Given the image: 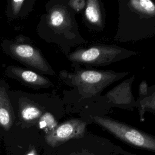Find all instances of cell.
Listing matches in <instances>:
<instances>
[{"instance_id":"cell-12","label":"cell","mask_w":155,"mask_h":155,"mask_svg":"<svg viewBox=\"0 0 155 155\" xmlns=\"http://www.w3.org/2000/svg\"><path fill=\"white\" fill-rule=\"evenodd\" d=\"M19 114L22 120L32 122L41 118L42 110L35 103L27 99H22L19 105Z\"/></svg>"},{"instance_id":"cell-10","label":"cell","mask_w":155,"mask_h":155,"mask_svg":"<svg viewBox=\"0 0 155 155\" xmlns=\"http://www.w3.org/2000/svg\"><path fill=\"white\" fill-rule=\"evenodd\" d=\"M10 73L21 81L34 86L47 87L51 84L49 80L31 70H25L21 67H9Z\"/></svg>"},{"instance_id":"cell-15","label":"cell","mask_w":155,"mask_h":155,"mask_svg":"<svg viewBox=\"0 0 155 155\" xmlns=\"http://www.w3.org/2000/svg\"><path fill=\"white\" fill-rule=\"evenodd\" d=\"M68 5L76 13L84 10L86 5V1L85 0H70L67 2Z\"/></svg>"},{"instance_id":"cell-3","label":"cell","mask_w":155,"mask_h":155,"mask_svg":"<svg viewBox=\"0 0 155 155\" xmlns=\"http://www.w3.org/2000/svg\"><path fill=\"white\" fill-rule=\"evenodd\" d=\"M138 52L116 45L97 44L78 48L67 56L75 65L105 66L137 55Z\"/></svg>"},{"instance_id":"cell-9","label":"cell","mask_w":155,"mask_h":155,"mask_svg":"<svg viewBox=\"0 0 155 155\" xmlns=\"http://www.w3.org/2000/svg\"><path fill=\"white\" fill-rule=\"evenodd\" d=\"M84 21L88 28L101 31L105 27V10L101 1L87 0Z\"/></svg>"},{"instance_id":"cell-1","label":"cell","mask_w":155,"mask_h":155,"mask_svg":"<svg viewBox=\"0 0 155 155\" xmlns=\"http://www.w3.org/2000/svg\"><path fill=\"white\" fill-rule=\"evenodd\" d=\"M118 7L115 42H136L155 36V1L119 0Z\"/></svg>"},{"instance_id":"cell-7","label":"cell","mask_w":155,"mask_h":155,"mask_svg":"<svg viewBox=\"0 0 155 155\" xmlns=\"http://www.w3.org/2000/svg\"><path fill=\"white\" fill-rule=\"evenodd\" d=\"M135 75L124 80L108 91L104 96V99L110 107L132 110L136 107V99L132 93V84Z\"/></svg>"},{"instance_id":"cell-17","label":"cell","mask_w":155,"mask_h":155,"mask_svg":"<svg viewBox=\"0 0 155 155\" xmlns=\"http://www.w3.org/2000/svg\"><path fill=\"white\" fill-rule=\"evenodd\" d=\"M24 2V1H12V8L13 13L15 15H17L19 12L21 7Z\"/></svg>"},{"instance_id":"cell-14","label":"cell","mask_w":155,"mask_h":155,"mask_svg":"<svg viewBox=\"0 0 155 155\" xmlns=\"http://www.w3.org/2000/svg\"><path fill=\"white\" fill-rule=\"evenodd\" d=\"M41 120L39 122L41 128H47L48 132L54 129L57 126L58 124L54 117L50 113H45L44 115L41 117Z\"/></svg>"},{"instance_id":"cell-8","label":"cell","mask_w":155,"mask_h":155,"mask_svg":"<svg viewBox=\"0 0 155 155\" xmlns=\"http://www.w3.org/2000/svg\"><path fill=\"white\" fill-rule=\"evenodd\" d=\"M10 51L15 58L25 64L45 73L54 74L40 52L33 46L25 44H15L10 47Z\"/></svg>"},{"instance_id":"cell-16","label":"cell","mask_w":155,"mask_h":155,"mask_svg":"<svg viewBox=\"0 0 155 155\" xmlns=\"http://www.w3.org/2000/svg\"><path fill=\"white\" fill-rule=\"evenodd\" d=\"M148 84L146 81H142L139 85L138 97L136 101H140L144 99L148 94Z\"/></svg>"},{"instance_id":"cell-18","label":"cell","mask_w":155,"mask_h":155,"mask_svg":"<svg viewBox=\"0 0 155 155\" xmlns=\"http://www.w3.org/2000/svg\"><path fill=\"white\" fill-rule=\"evenodd\" d=\"M71 155H99V154H95L94 153H91V152H89L87 150H85V153H78V154H72Z\"/></svg>"},{"instance_id":"cell-4","label":"cell","mask_w":155,"mask_h":155,"mask_svg":"<svg viewBox=\"0 0 155 155\" xmlns=\"http://www.w3.org/2000/svg\"><path fill=\"white\" fill-rule=\"evenodd\" d=\"M92 120L94 123L124 143L155 153V136L111 117L94 116Z\"/></svg>"},{"instance_id":"cell-2","label":"cell","mask_w":155,"mask_h":155,"mask_svg":"<svg viewBox=\"0 0 155 155\" xmlns=\"http://www.w3.org/2000/svg\"><path fill=\"white\" fill-rule=\"evenodd\" d=\"M128 74L127 71L87 70L78 67L74 72L63 73L62 77L66 84L76 88L81 98L84 99L99 97L105 88Z\"/></svg>"},{"instance_id":"cell-13","label":"cell","mask_w":155,"mask_h":155,"mask_svg":"<svg viewBox=\"0 0 155 155\" xmlns=\"http://www.w3.org/2000/svg\"><path fill=\"white\" fill-rule=\"evenodd\" d=\"M140 122L144 120L145 113L148 111L155 115V84L148 88L147 96L140 101H136Z\"/></svg>"},{"instance_id":"cell-11","label":"cell","mask_w":155,"mask_h":155,"mask_svg":"<svg viewBox=\"0 0 155 155\" xmlns=\"http://www.w3.org/2000/svg\"><path fill=\"white\" fill-rule=\"evenodd\" d=\"M14 113L5 89L0 87V127L8 130L14 120Z\"/></svg>"},{"instance_id":"cell-6","label":"cell","mask_w":155,"mask_h":155,"mask_svg":"<svg viewBox=\"0 0 155 155\" xmlns=\"http://www.w3.org/2000/svg\"><path fill=\"white\" fill-rule=\"evenodd\" d=\"M87 123L81 119L66 120L46 133L45 140L51 147L59 146L69 140L78 139L85 136Z\"/></svg>"},{"instance_id":"cell-5","label":"cell","mask_w":155,"mask_h":155,"mask_svg":"<svg viewBox=\"0 0 155 155\" xmlns=\"http://www.w3.org/2000/svg\"><path fill=\"white\" fill-rule=\"evenodd\" d=\"M47 22L54 33L62 35L68 40L71 47L79 46L87 42L79 32L75 12L67 3L66 5L56 4L51 7L47 17Z\"/></svg>"}]
</instances>
